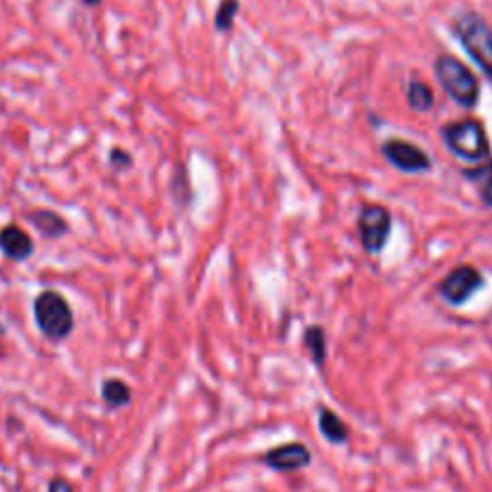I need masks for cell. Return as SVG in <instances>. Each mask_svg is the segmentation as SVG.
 <instances>
[{"label": "cell", "instance_id": "6da1fadb", "mask_svg": "<svg viewBox=\"0 0 492 492\" xmlns=\"http://www.w3.org/2000/svg\"><path fill=\"white\" fill-rule=\"evenodd\" d=\"M36 327L48 341H65L74 330L73 308L58 290H44L34 300Z\"/></svg>", "mask_w": 492, "mask_h": 492}, {"label": "cell", "instance_id": "7a4b0ae2", "mask_svg": "<svg viewBox=\"0 0 492 492\" xmlns=\"http://www.w3.org/2000/svg\"><path fill=\"white\" fill-rule=\"evenodd\" d=\"M454 34L466 48L473 63L492 80V27L478 13L458 15L454 22Z\"/></svg>", "mask_w": 492, "mask_h": 492}, {"label": "cell", "instance_id": "3957f363", "mask_svg": "<svg viewBox=\"0 0 492 492\" xmlns=\"http://www.w3.org/2000/svg\"><path fill=\"white\" fill-rule=\"evenodd\" d=\"M435 74H438L439 84L447 92V96L452 102H457L458 106L473 108L478 103V80L458 58H454V55H438L435 58Z\"/></svg>", "mask_w": 492, "mask_h": 492}, {"label": "cell", "instance_id": "277c9868", "mask_svg": "<svg viewBox=\"0 0 492 492\" xmlns=\"http://www.w3.org/2000/svg\"><path fill=\"white\" fill-rule=\"evenodd\" d=\"M442 137H445L449 152L464 162H486L490 156V142H487L486 128L476 118L447 123L442 128Z\"/></svg>", "mask_w": 492, "mask_h": 492}, {"label": "cell", "instance_id": "5b68a950", "mask_svg": "<svg viewBox=\"0 0 492 492\" xmlns=\"http://www.w3.org/2000/svg\"><path fill=\"white\" fill-rule=\"evenodd\" d=\"M391 233V212L382 204H368L358 214V238L365 252L378 255L382 252Z\"/></svg>", "mask_w": 492, "mask_h": 492}, {"label": "cell", "instance_id": "8992f818", "mask_svg": "<svg viewBox=\"0 0 492 492\" xmlns=\"http://www.w3.org/2000/svg\"><path fill=\"white\" fill-rule=\"evenodd\" d=\"M483 286V274L471 264L457 267L447 274L438 286V293L445 298L449 305H464L476 290Z\"/></svg>", "mask_w": 492, "mask_h": 492}, {"label": "cell", "instance_id": "52a82bcc", "mask_svg": "<svg viewBox=\"0 0 492 492\" xmlns=\"http://www.w3.org/2000/svg\"><path fill=\"white\" fill-rule=\"evenodd\" d=\"M382 154L401 173H428L432 169L430 156L425 154L420 147H416L413 142L387 140L382 144Z\"/></svg>", "mask_w": 492, "mask_h": 492}, {"label": "cell", "instance_id": "ba28073f", "mask_svg": "<svg viewBox=\"0 0 492 492\" xmlns=\"http://www.w3.org/2000/svg\"><path fill=\"white\" fill-rule=\"evenodd\" d=\"M310 449L300 442H290V445H281L277 449H271L262 457V461L274 471H300L310 464Z\"/></svg>", "mask_w": 492, "mask_h": 492}, {"label": "cell", "instance_id": "9c48e42d", "mask_svg": "<svg viewBox=\"0 0 492 492\" xmlns=\"http://www.w3.org/2000/svg\"><path fill=\"white\" fill-rule=\"evenodd\" d=\"M0 252L13 262H25L34 252V243H32L27 231L10 223V226L0 231Z\"/></svg>", "mask_w": 492, "mask_h": 492}, {"label": "cell", "instance_id": "30bf717a", "mask_svg": "<svg viewBox=\"0 0 492 492\" xmlns=\"http://www.w3.org/2000/svg\"><path fill=\"white\" fill-rule=\"evenodd\" d=\"M27 219L34 223V229L39 231L41 236L51 238V241H55V238H63L70 231L68 221H65L61 214H55V212H51V210L29 212Z\"/></svg>", "mask_w": 492, "mask_h": 492}, {"label": "cell", "instance_id": "8fae6325", "mask_svg": "<svg viewBox=\"0 0 492 492\" xmlns=\"http://www.w3.org/2000/svg\"><path fill=\"white\" fill-rule=\"evenodd\" d=\"M320 432L330 439L331 445H344L349 442V428L331 408H320Z\"/></svg>", "mask_w": 492, "mask_h": 492}, {"label": "cell", "instance_id": "7c38bea8", "mask_svg": "<svg viewBox=\"0 0 492 492\" xmlns=\"http://www.w3.org/2000/svg\"><path fill=\"white\" fill-rule=\"evenodd\" d=\"M303 346L305 351L310 353L312 363H315L317 368H322V365L327 363V337H324L322 327H317V324L308 327V330L303 331Z\"/></svg>", "mask_w": 492, "mask_h": 492}, {"label": "cell", "instance_id": "4fadbf2b", "mask_svg": "<svg viewBox=\"0 0 492 492\" xmlns=\"http://www.w3.org/2000/svg\"><path fill=\"white\" fill-rule=\"evenodd\" d=\"M102 397L108 408H125L133 401V391L123 379L108 378L102 385Z\"/></svg>", "mask_w": 492, "mask_h": 492}, {"label": "cell", "instance_id": "5bb4252c", "mask_svg": "<svg viewBox=\"0 0 492 492\" xmlns=\"http://www.w3.org/2000/svg\"><path fill=\"white\" fill-rule=\"evenodd\" d=\"M464 176L478 185L483 202H486L487 207H492V162L483 163L478 169H466Z\"/></svg>", "mask_w": 492, "mask_h": 492}, {"label": "cell", "instance_id": "9a60e30c", "mask_svg": "<svg viewBox=\"0 0 492 492\" xmlns=\"http://www.w3.org/2000/svg\"><path fill=\"white\" fill-rule=\"evenodd\" d=\"M432 103H435V94L428 82L423 80H411L408 84V106L413 111H430Z\"/></svg>", "mask_w": 492, "mask_h": 492}, {"label": "cell", "instance_id": "2e32d148", "mask_svg": "<svg viewBox=\"0 0 492 492\" xmlns=\"http://www.w3.org/2000/svg\"><path fill=\"white\" fill-rule=\"evenodd\" d=\"M238 7H241V3H238V0H221V5H219V10H216V17H214V27L219 29V32H231V29H233Z\"/></svg>", "mask_w": 492, "mask_h": 492}, {"label": "cell", "instance_id": "e0dca14e", "mask_svg": "<svg viewBox=\"0 0 492 492\" xmlns=\"http://www.w3.org/2000/svg\"><path fill=\"white\" fill-rule=\"evenodd\" d=\"M108 162H111V166H113L115 171H128L130 166H133V156L125 152V149L121 147H113L111 149V156H108Z\"/></svg>", "mask_w": 492, "mask_h": 492}, {"label": "cell", "instance_id": "ac0fdd59", "mask_svg": "<svg viewBox=\"0 0 492 492\" xmlns=\"http://www.w3.org/2000/svg\"><path fill=\"white\" fill-rule=\"evenodd\" d=\"M171 185H173V195H176V200L181 204H188V197L182 195V192H188L190 195V185H188V181H185V169H178V173H176V178H173V182H171Z\"/></svg>", "mask_w": 492, "mask_h": 492}, {"label": "cell", "instance_id": "d6986e66", "mask_svg": "<svg viewBox=\"0 0 492 492\" xmlns=\"http://www.w3.org/2000/svg\"><path fill=\"white\" fill-rule=\"evenodd\" d=\"M48 492H74V490H73V486H70L68 480L54 478V480H51V486H48Z\"/></svg>", "mask_w": 492, "mask_h": 492}, {"label": "cell", "instance_id": "ffe728a7", "mask_svg": "<svg viewBox=\"0 0 492 492\" xmlns=\"http://www.w3.org/2000/svg\"><path fill=\"white\" fill-rule=\"evenodd\" d=\"M82 3H84V5H99V3H102V0H82Z\"/></svg>", "mask_w": 492, "mask_h": 492}]
</instances>
